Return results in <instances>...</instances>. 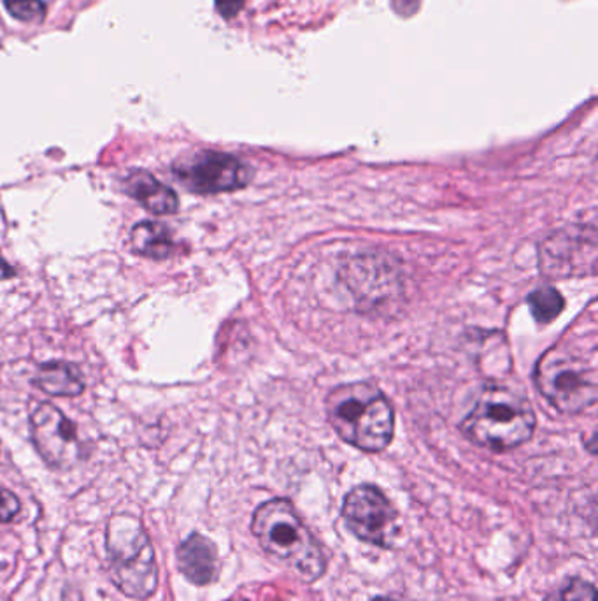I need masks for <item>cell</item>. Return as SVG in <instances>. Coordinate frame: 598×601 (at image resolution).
<instances>
[{
  "label": "cell",
  "mask_w": 598,
  "mask_h": 601,
  "mask_svg": "<svg viewBox=\"0 0 598 601\" xmlns=\"http://www.w3.org/2000/svg\"><path fill=\"white\" fill-rule=\"evenodd\" d=\"M251 533L265 555L290 568L302 582L313 584L327 572V558L292 501L269 499L251 519Z\"/></svg>",
  "instance_id": "obj_1"
},
{
  "label": "cell",
  "mask_w": 598,
  "mask_h": 601,
  "mask_svg": "<svg viewBox=\"0 0 598 601\" xmlns=\"http://www.w3.org/2000/svg\"><path fill=\"white\" fill-rule=\"evenodd\" d=\"M327 415L337 435L364 453H381L394 438V406L367 382L334 388L327 397Z\"/></svg>",
  "instance_id": "obj_2"
},
{
  "label": "cell",
  "mask_w": 598,
  "mask_h": 601,
  "mask_svg": "<svg viewBox=\"0 0 598 601\" xmlns=\"http://www.w3.org/2000/svg\"><path fill=\"white\" fill-rule=\"evenodd\" d=\"M535 414L531 403L514 388H484L471 414L463 418L462 433L472 444L493 453L520 447L534 436Z\"/></svg>",
  "instance_id": "obj_3"
},
{
  "label": "cell",
  "mask_w": 598,
  "mask_h": 601,
  "mask_svg": "<svg viewBox=\"0 0 598 601\" xmlns=\"http://www.w3.org/2000/svg\"><path fill=\"white\" fill-rule=\"evenodd\" d=\"M106 555L113 584L132 600L145 601L158 588L157 556L148 531L132 516H113L106 528Z\"/></svg>",
  "instance_id": "obj_4"
},
{
  "label": "cell",
  "mask_w": 598,
  "mask_h": 601,
  "mask_svg": "<svg viewBox=\"0 0 598 601\" xmlns=\"http://www.w3.org/2000/svg\"><path fill=\"white\" fill-rule=\"evenodd\" d=\"M534 379L539 393L564 414H579L597 401L595 352L586 355L574 343L547 350L535 366Z\"/></svg>",
  "instance_id": "obj_5"
},
{
  "label": "cell",
  "mask_w": 598,
  "mask_h": 601,
  "mask_svg": "<svg viewBox=\"0 0 598 601\" xmlns=\"http://www.w3.org/2000/svg\"><path fill=\"white\" fill-rule=\"evenodd\" d=\"M346 528L369 546L388 549L399 531V514L379 487L364 486L349 490L340 510Z\"/></svg>",
  "instance_id": "obj_6"
},
{
  "label": "cell",
  "mask_w": 598,
  "mask_h": 601,
  "mask_svg": "<svg viewBox=\"0 0 598 601\" xmlns=\"http://www.w3.org/2000/svg\"><path fill=\"white\" fill-rule=\"evenodd\" d=\"M172 173L188 190L196 194L232 193L251 182L250 166L223 152H197L172 164Z\"/></svg>",
  "instance_id": "obj_7"
},
{
  "label": "cell",
  "mask_w": 598,
  "mask_h": 601,
  "mask_svg": "<svg viewBox=\"0 0 598 601\" xmlns=\"http://www.w3.org/2000/svg\"><path fill=\"white\" fill-rule=\"evenodd\" d=\"M30 436L50 468L71 469L85 457L76 424L52 403H41L30 415Z\"/></svg>",
  "instance_id": "obj_8"
},
{
  "label": "cell",
  "mask_w": 598,
  "mask_h": 601,
  "mask_svg": "<svg viewBox=\"0 0 598 601\" xmlns=\"http://www.w3.org/2000/svg\"><path fill=\"white\" fill-rule=\"evenodd\" d=\"M179 572L191 584L209 586L217 580L218 549L208 537L191 533L178 549Z\"/></svg>",
  "instance_id": "obj_9"
},
{
  "label": "cell",
  "mask_w": 598,
  "mask_h": 601,
  "mask_svg": "<svg viewBox=\"0 0 598 601\" xmlns=\"http://www.w3.org/2000/svg\"><path fill=\"white\" fill-rule=\"evenodd\" d=\"M124 193L145 206L149 214L175 215L179 209V197L172 188L161 184L151 173L136 169L124 178Z\"/></svg>",
  "instance_id": "obj_10"
},
{
  "label": "cell",
  "mask_w": 598,
  "mask_h": 601,
  "mask_svg": "<svg viewBox=\"0 0 598 601\" xmlns=\"http://www.w3.org/2000/svg\"><path fill=\"white\" fill-rule=\"evenodd\" d=\"M32 382L35 387L55 397H76L85 391V380L81 376L80 367L64 361L41 364Z\"/></svg>",
  "instance_id": "obj_11"
},
{
  "label": "cell",
  "mask_w": 598,
  "mask_h": 601,
  "mask_svg": "<svg viewBox=\"0 0 598 601\" xmlns=\"http://www.w3.org/2000/svg\"><path fill=\"white\" fill-rule=\"evenodd\" d=\"M130 247L139 256L166 260L175 253L176 245L170 230L164 224L139 222L130 232Z\"/></svg>",
  "instance_id": "obj_12"
},
{
  "label": "cell",
  "mask_w": 598,
  "mask_h": 601,
  "mask_svg": "<svg viewBox=\"0 0 598 601\" xmlns=\"http://www.w3.org/2000/svg\"><path fill=\"white\" fill-rule=\"evenodd\" d=\"M528 307H531L532 315L537 322L547 324L564 312L565 301L558 290L553 287H543L528 296Z\"/></svg>",
  "instance_id": "obj_13"
},
{
  "label": "cell",
  "mask_w": 598,
  "mask_h": 601,
  "mask_svg": "<svg viewBox=\"0 0 598 601\" xmlns=\"http://www.w3.org/2000/svg\"><path fill=\"white\" fill-rule=\"evenodd\" d=\"M544 601H597V589L588 580L573 577L553 589Z\"/></svg>",
  "instance_id": "obj_14"
},
{
  "label": "cell",
  "mask_w": 598,
  "mask_h": 601,
  "mask_svg": "<svg viewBox=\"0 0 598 601\" xmlns=\"http://www.w3.org/2000/svg\"><path fill=\"white\" fill-rule=\"evenodd\" d=\"M4 8L18 22H41L46 17L43 0H4Z\"/></svg>",
  "instance_id": "obj_15"
},
{
  "label": "cell",
  "mask_w": 598,
  "mask_h": 601,
  "mask_svg": "<svg viewBox=\"0 0 598 601\" xmlns=\"http://www.w3.org/2000/svg\"><path fill=\"white\" fill-rule=\"evenodd\" d=\"M22 510V504L14 493L8 489H0V525L11 522Z\"/></svg>",
  "instance_id": "obj_16"
},
{
  "label": "cell",
  "mask_w": 598,
  "mask_h": 601,
  "mask_svg": "<svg viewBox=\"0 0 598 601\" xmlns=\"http://www.w3.org/2000/svg\"><path fill=\"white\" fill-rule=\"evenodd\" d=\"M244 4H246V0H214V8L223 20H234L241 13Z\"/></svg>",
  "instance_id": "obj_17"
},
{
  "label": "cell",
  "mask_w": 598,
  "mask_h": 601,
  "mask_svg": "<svg viewBox=\"0 0 598 601\" xmlns=\"http://www.w3.org/2000/svg\"><path fill=\"white\" fill-rule=\"evenodd\" d=\"M421 0H391V8L399 17L409 18L420 9Z\"/></svg>",
  "instance_id": "obj_18"
},
{
  "label": "cell",
  "mask_w": 598,
  "mask_h": 601,
  "mask_svg": "<svg viewBox=\"0 0 598 601\" xmlns=\"http://www.w3.org/2000/svg\"><path fill=\"white\" fill-rule=\"evenodd\" d=\"M14 277V269L6 262L4 257L0 256V280H8Z\"/></svg>",
  "instance_id": "obj_19"
},
{
  "label": "cell",
  "mask_w": 598,
  "mask_h": 601,
  "mask_svg": "<svg viewBox=\"0 0 598 601\" xmlns=\"http://www.w3.org/2000/svg\"><path fill=\"white\" fill-rule=\"evenodd\" d=\"M370 601H397V600H394V598H388V597H378V598H373V600Z\"/></svg>",
  "instance_id": "obj_20"
}]
</instances>
